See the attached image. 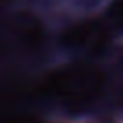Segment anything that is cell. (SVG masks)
<instances>
[{
	"label": "cell",
	"instance_id": "obj_1",
	"mask_svg": "<svg viewBox=\"0 0 123 123\" xmlns=\"http://www.w3.org/2000/svg\"><path fill=\"white\" fill-rule=\"evenodd\" d=\"M100 83V76L92 69H65L54 73L49 78L47 89L69 101L85 103L96 94Z\"/></svg>",
	"mask_w": 123,
	"mask_h": 123
},
{
	"label": "cell",
	"instance_id": "obj_2",
	"mask_svg": "<svg viewBox=\"0 0 123 123\" xmlns=\"http://www.w3.org/2000/svg\"><path fill=\"white\" fill-rule=\"evenodd\" d=\"M101 40H103V35L100 33V29L87 22L69 27L62 36L63 45L69 49H83L89 45H98Z\"/></svg>",
	"mask_w": 123,
	"mask_h": 123
},
{
	"label": "cell",
	"instance_id": "obj_3",
	"mask_svg": "<svg viewBox=\"0 0 123 123\" xmlns=\"http://www.w3.org/2000/svg\"><path fill=\"white\" fill-rule=\"evenodd\" d=\"M107 16L114 29L123 31V0H112V4L109 6Z\"/></svg>",
	"mask_w": 123,
	"mask_h": 123
}]
</instances>
